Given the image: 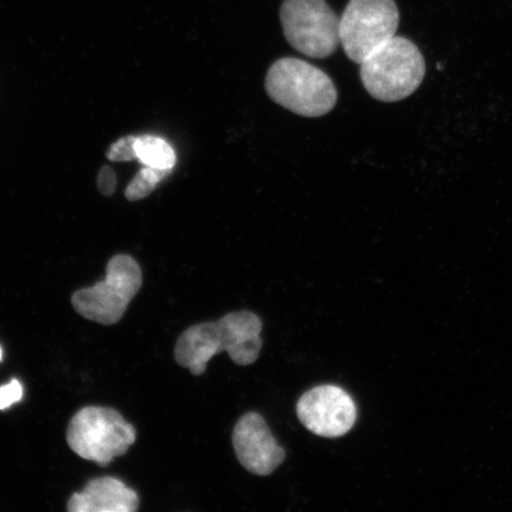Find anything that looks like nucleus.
I'll return each mask as SVG.
<instances>
[{
	"mask_svg": "<svg viewBox=\"0 0 512 512\" xmlns=\"http://www.w3.org/2000/svg\"><path fill=\"white\" fill-rule=\"evenodd\" d=\"M291 46L312 59H325L341 43L339 18L325 0H285L280 11Z\"/></svg>",
	"mask_w": 512,
	"mask_h": 512,
	"instance_id": "nucleus-7",
	"label": "nucleus"
},
{
	"mask_svg": "<svg viewBox=\"0 0 512 512\" xmlns=\"http://www.w3.org/2000/svg\"><path fill=\"white\" fill-rule=\"evenodd\" d=\"M364 88L374 99L396 102L408 98L425 79L426 63L408 38L394 36L361 64Z\"/></svg>",
	"mask_w": 512,
	"mask_h": 512,
	"instance_id": "nucleus-3",
	"label": "nucleus"
},
{
	"mask_svg": "<svg viewBox=\"0 0 512 512\" xmlns=\"http://www.w3.org/2000/svg\"><path fill=\"white\" fill-rule=\"evenodd\" d=\"M134 136H126L114 142L106 152V157L112 162H133L137 160L134 152Z\"/></svg>",
	"mask_w": 512,
	"mask_h": 512,
	"instance_id": "nucleus-13",
	"label": "nucleus"
},
{
	"mask_svg": "<svg viewBox=\"0 0 512 512\" xmlns=\"http://www.w3.org/2000/svg\"><path fill=\"white\" fill-rule=\"evenodd\" d=\"M142 284L138 262L130 255H115L108 262L105 280L75 292L72 304L83 318L102 325L117 324Z\"/></svg>",
	"mask_w": 512,
	"mask_h": 512,
	"instance_id": "nucleus-5",
	"label": "nucleus"
},
{
	"mask_svg": "<svg viewBox=\"0 0 512 512\" xmlns=\"http://www.w3.org/2000/svg\"><path fill=\"white\" fill-rule=\"evenodd\" d=\"M233 445L241 465L254 475L270 476L286 459L284 448L259 413L242 416L234 428Z\"/></svg>",
	"mask_w": 512,
	"mask_h": 512,
	"instance_id": "nucleus-9",
	"label": "nucleus"
},
{
	"mask_svg": "<svg viewBox=\"0 0 512 512\" xmlns=\"http://www.w3.org/2000/svg\"><path fill=\"white\" fill-rule=\"evenodd\" d=\"M136 491L113 477L91 480L83 491L70 497L68 510L72 512H134L139 508Z\"/></svg>",
	"mask_w": 512,
	"mask_h": 512,
	"instance_id": "nucleus-10",
	"label": "nucleus"
},
{
	"mask_svg": "<svg viewBox=\"0 0 512 512\" xmlns=\"http://www.w3.org/2000/svg\"><path fill=\"white\" fill-rule=\"evenodd\" d=\"M137 433L119 412L106 407H86L74 415L67 441L83 459L107 465L128 451Z\"/></svg>",
	"mask_w": 512,
	"mask_h": 512,
	"instance_id": "nucleus-4",
	"label": "nucleus"
},
{
	"mask_svg": "<svg viewBox=\"0 0 512 512\" xmlns=\"http://www.w3.org/2000/svg\"><path fill=\"white\" fill-rule=\"evenodd\" d=\"M136 158L143 166L159 170H172L176 164V152L163 138L144 134L134 139Z\"/></svg>",
	"mask_w": 512,
	"mask_h": 512,
	"instance_id": "nucleus-11",
	"label": "nucleus"
},
{
	"mask_svg": "<svg viewBox=\"0 0 512 512\" xmlns=\"http://www.w3.org/2000/svg\"><path fill=\"white\" fill-rule=\"evenodd\" d=\"M400 14L394 0H350L339 19V38L345 54L361 64L377 48L392 40Z\"/></svg>",
	"mask_w": 512,
	"mask_h": 512,
	"instance_id": "nucleus-6",
	"label": "nucleus"
},
{
	"mask_svg": "<svg viewBox=\"0 0 512 512\" xmlns=\"http://www.w3.org/2000/svg\"><path fill=\"white\" fill-rule=\"evenodd\" d=\"M98 189L105 196L113 195L117 189V176L110 166H102L98 176Z\"/></svg>",
	"mask_w": 512,
	"mask_h": 512,
	"instance_id": "nucleus-15",
	"label": "nucleus"
},
{
	"mask_svg": "<svg viewBox=\"0 0 512 512\" xmlns=\"http://www.w3.org/2000/svg\"><path fill=\"white\" fill-rule=\"evenodd\" d=\"M298 419L306 430L323 438H339L354 427L357 408L344 389L319 386L306 392L297 403Z\"/></svg>",
	"mask_w": 512,
	"mask_h": 512,
	"instance_id": "nucleus-8",
	"label": "nucleus"
},
{
	"mask_svg": "<svg viewBox=\"0 0 512 512\" xmlns=\"http://www.w3.org/2000/svg\"><path fill=\"white\" fill-rule=\"evenodd\" d=\"M172 170H159L143 166L138 174L134 176L130 184L127 185L125 197L128 201L137 202L152 194L157 185L165 177L171 174Z\"/></svg>",
	"mask_w": 512,
	"mask_h": 512,
	"instance_id": "nucleus-12",
	"label": "nucleus"
},
{
	"mask_svg": "<svg viewBox=\"0 0 512 512\" xmlns=\"http://www.w3.org/2000/svg\"><path fill=\"white\" fill-rule=\"evenodd\" d=\"M23 398V387L21 382L12 380L5 386L0 387V409H6L21 401Z\"/></svg>",
	"mask_w": 512,
	"mask_h": 512,
	"instance_id": "nucleus-14",
	"label": "nucleus"
},
{
	"mask_svg": "<svg viewBox=\"0 0 512 512\" xmlns=\"http://www.w3.org/2000/svg\"><path fill=\"white\" fill-rule=\"evenodd\" d=\"M265 87L274 102L306 118L323 117L334 110L337 102V89L329 75L294 57L272 64Z\"/></svg>",
	"mask_w": 512,
	"mask_h": 512,
	"instance_id": "nucleus-2",
	"label": "nucleus"
},
{
	"mask_svg": "<svg viewBox=\"0 0 512 512\" xmlns=\"http://www.w3.org/2000/svg\"><path fill=\"white\" fill-rule=\"evenodd\" d=\"M2 358H3V349H2V347H0V361H2Z\"/></svg>",
	"mask_w": 512,
	"mask_h": 512,
	"instance_id": "nucleus-16",
	"label": "nucleus"
},
{
	"mask_svg": "<svg viewBox=\"0 0 512 512\" xmlns=\"http://www.w3.org/2000/svg\"><path fill=\"white\" fill-rule=\"evenodd\" d=\"M262 322L251 311L228 313L217 322L190 326L178 338L175 358L192 375L206 373L207 364L226 351L239 366H251L262 348Z\"/></svg>",
	"mask_w": 512,
	"mask_h": 512,
	"instance_id": "nucleus-1",
	"label": "nucleus"
}]
</instances>
